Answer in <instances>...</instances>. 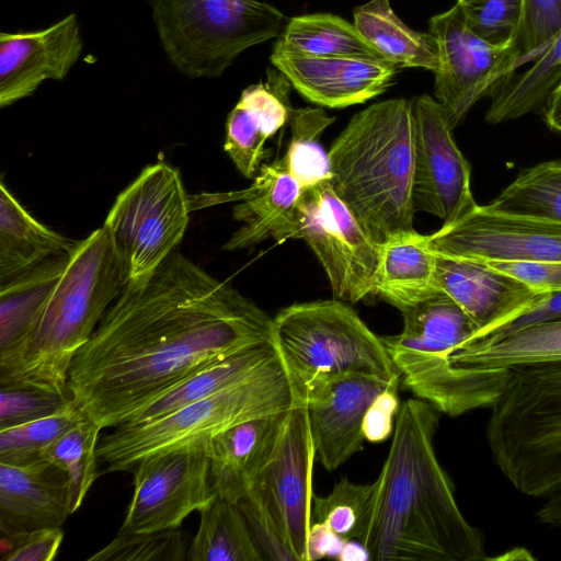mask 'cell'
<instances>
[{
	"instance_id": "9",
	"label": "cell",
	"mask_w": 561,
	"mask_h": 561,
	"mask_svg": "<svg viewBox=\"0 0 561 561\" xmlns=\"http://www.w3.org/2000/svg\"><path fill=\"white\" fill-rule=\"evenodd\" d=\"M161 45L180 72L216 78L249 47L278 37L288 19L257 0H149Z\"/></svg>"
},
{
	"instance_id": "36",
	"label": "cell",
	"mask_w": 561,
	"mask_h": 561,
	"mask_svg": "<svg viewBox=\"0 0 561 561\" xmlns=\"http://www.w3.org/2000/svg\"><path fill=\"white\" fill-rule=\"evenodd\" d=\"M322 108L304 107L291 111V139L285 160L289 173L304 191L330 182L332 178L329 153L320 142L324 129L334 123Z\"/></svg>"
},
{
	"instance_id": "44",
	"label": "cell",
	"mask_w": 561,
	"mask_h": 561,
	"mask_svg": "<svg viewBox=\"0 0 561 561\" xmlns=\"http://www.w3.org/2000/svg\"><path fill=\"white\" fill-rule=\"evenodd\" d=\"M64 533L61 527H47L18 537L3 553L4 561H51L56 558Z\"/></svg>"
},
{
	"instance_id": "2",
	"label": "cell",
	"mask_w": 561,
	"mask_h": 561,
	"mask_svg": "<svg viewBox=\"0 0 561 561\" xmlns=\"http://www.w3.org/2000/svg\"><path fill=\"white\" fill-rule=\"evenodd\" d=\"M439 411L411 398L400 404L392 442L356 539L376 561H480L481 533L461 513L434 436Z\"/></svg>"
},
{
	"instance_id": "39",
	"label": "cell",
	"mask_w": 561,
	"mask_h": 561,
	"mask_svg": "<svg viewBox=\"0 0 561 561\" xmlns=\"http://www.w3.org/2000/svg\"><path fill=\"white\" fill-rule=\"evenodd\" d=\"M188 546L183 533L169 529L153 533H117L89 561H182Z\"/></svg>"
},
{
	"instance_id": "19",
	"label": "cell",
	"mask_w": 561,
	"mask_h": 561,
	"mask_svg": "<svg viewBox=\"0 0 561 561\" xmlns=\"http://www.w3.org/2000/svg\"><path fill=\"white\" fill-rule=\"evenodd\" d=\"M400 377L391 380L351 376L331 381L307 399L316 460L332 471L363 449L365 414L375 398Z\"/></svg>"
},
{
	"instance_id": "48",
	"label": "cell",
	"mask_w": 561,
	"mask_h": 561,
	"mask_svg": "<svg viewBox=\"0 0 561 561\" xmlns=\"http://www.w3.org/2000/svg\"><path fill=\"white\" fill-rule=\"evenodd\" d=\"M552 510L556 518L561 525V488H559L552 495L551 500Z\"/></svg>"
},
{
	"instance_id": "18",
	"label": "cell",
	"mask_w": 561,
	"mask_h": 561,
	"mask_svg": "<svg viewBox=\"0 0 561 561\" xmlns=\"http://www.w3.org/2000/svg\"><path fill=\"white\" fill-rule=\"evenodd\" d=\"M271 62L306 100L331 108L382 94L399 70L386 59L366 56L313 57L272 50Z\"/></svg>"
},
{
	"instance_id": "22",
	"label": "cell",
	"mask_w": 561,
	"mask_h": 561,
	"mask_svg": "<svg viewBox=\"0 0 561 561\" xmlns=\"http://www.w3.org/2000/svg\"><path fill=\"white\" fill-rule=\"evenodd\" d=\"M302 194L304 188L289 173L285 157L261 165L244 197L233 207L234 219L243 225L224 249H247L270 237L277 241L298 239V211Z\"/></svg>"
},
{
	"instance_id": "40",
	"label": "cell",
	"mask_w": 561,
	"mask_h": 561,
	"mask_svg": "<svg viewBox=\"0 0 561 561\" xmlns=\"http://www.w3.org/2000/svg\"><path fill=\"white\" fill-rule=\"evenodd\" d=\"M468 27L486 42L501 45L517 37L522 0H456Z\"/></svg>"
},
{
	"instance_id": "3",
	"label": "cell",
	"mask_w": 561,
	"mask_h": 561,
	"mask_svg": "<svg viewBox=\"0 0 561 561\" xmlns=\"http://www.w3.org/2000/svg\"><path fill=\"white\" fill-rule=\"evenodd\" d=\"M127 283L104 226L77 242L28 334L0 354V386L70 394L68 374L75 356Z\"/></svg>"
},
{
	"instance_id": "13",
	"label": "cell",
	"mask_w": 561,
	"mask_h": 561,
	"mask_svg": "<svg viewBox=\"0 0 561 561\" xmlns=\"http://www.w3.org/2000/svg\"><path fill=\"white\" fill-rule=\"evenodd\" d=\"M298 239L317 255L333 297L357 302L374 294L379 245L325 182L304 191L298 211Z\"/></svg>"
},
{
	"instance_id": "37",
	"label": "cell",
	"mask_w": 561,
	"mask_h": 561,
	"mask_svg": "<svg viewBox=\"0 0 561 561\" xmlns=\"http://www.w3.org/2000/svg\"><path fill=\"white\" fill-rule=\"evenodd\" d=\"M87 416L72 400L51 415L0 428V463L21 466L38 459L45 447Z\"/></svg>"
},
{
	"instance_id": "8",
	"label": "cell",
	"mask_w": 561,
	"mask_h": 561,
	"mask_svg": "<svg viewBox=\"0 0 561 561\" xmlns=\"http://www.w3.org/2000/svg\"><path fill=\"white\" fill-rule=\"evenodd\" d=\"M314 460L304 403L287 411L268 458L237 503L265 559L308 561Z\"/></svg>"
},
{
	"instance_id": "33",
	"label": "cell",
	"mask_w": 561,
	"mask_h": 561,
	"mask_svg": "<svg viewBox=\"0 0 561 561\" xmlns=\"http://www.w3.org/2000/svg\"><path fill=\"white\" fill-rule=\"evenodd\" d=\"M273 50L313 57L381 58L353 23L332 13H311L290 18L277 37Z\"/></svg>"
},
{
	"instance_id": "34",
	"label": "cell",
	"mask_w": 561,
	"mask_h": 561,
	"mask_svg": "<svg viewBox=\"0 0 561 561\" xmlns=\"http://www.w3.org/2000/svg\"><path fill=\"white\" fill-rule=\"evenodd\" d=\"M485 207L561 222V160L522 170Z\"/></svg>"
},
{
	"instance_id": "24",
	"label": "cell",
	"mask_w": 561,
	"mask_h": 561,
	"mask_svg": "<svg viewBox=\"0 0 561 561\" xmlns=\"http://www.w3.org/2000/svg\"><path fill=\"white\" fill-rule=\"evenodd\" d=\"M286 413L236 424L204 445L217 496L233 503L245 496L251 480L268 458L279 436Z\"/></svg>"
},
{
	"instance_id": "41",
	"label": "cell",
	"mask_w": 561,
	"mask_h": 561,
	"mask_svg": "<svg viewBox=\"0 0 561 561\" xmlns=\"http://www.w3.org/2000/svg\"><path fill=\"white\" fill-rule=\"evenodd\" d=\"M72 400L71 394L31 386L3 385L0 390V428L51 415L66 408Z\"/></svg>"
},
{
	"instance_id": "14",
	"label": "cell",
	"mask_w": 561,
	"mask_h": 561,
	"mask_svg": "<svg viewBox=\"0 0 561 561\" xmlns=\"http://www.w3.org/2000/svg\"><path fill=\"white\" fill-rule=\"evenodd\" d=\"M130 472L134 494L119 531L178 529L191 513L199 512L217 496L203 447L147 456Z\"/></svg>"
},
{
	"instance_id": "23",
	"label": "cell",
	"mask_w": 561,
	"mask_h": 561,
	"mask_svg": "<svg viewBox=\"0 0 561 561\" xmlns=\"http://www.w3.org/2000/svg\"><path fill=\"white\" fill-rule=\"evenodd\" d=\"M267 81L245 88L226 123L225 151L239 172L255 178L266 156L264 148L286 123L290 107V82L276 68L267 69Z\"/></svg>"
},
{
	"instance_id": "47",
	"label": "cell",
	"mask_w": 561,
	"mask_h": 561,
	"mask_svg": "<svg viewBox=\"0 0 561 561\" xmlns=\"http://www.w3.org/2000/svg\"><path fill=\"white\" fill-rule=\"evenodd\" d=\"M347 540L334 534L324 523H312L308 541V561L327 556L339 558Z\"/></svg>"
},
{
	"instance_id": "26",
	"label": "cell",
	"mask_w": 561,
	"mask_h": 561,
	"mask_svg": "<svg viewBox=\"0 0 561 561\" xmlns=\"http://www.w3.org/2000/svg\"><path fill=\"white\" fill-rule=\"evenodd\" d=\"M277 353L275 342L267 341L218 359L135 410L123 424L154 420L205 399L251 376Z\"/></svg>"
},
{
	"instance_id": "25",
	"label": "cell",
	"mask_w": 561,
	"mask_h": 561,
	"mask_svg": "<svg viewBox=\"0 0 561 561\" xmlns=\"http://www.w3.org/2000/svg\"><path fill=\"white\" fill-rule=\"evenodd\" d=\"M436 253L428 236L411 231L379 245L374 295L401 312L437 290Z\"/></svg>"
},
{
	"instance_id": "10",
	"label": "cell",
	"mask_w": 561,
	"mask_h": 561,
	"mask_svg": "<svg viewBox=\"0 0 561 561\" xmlns=\"http://www.w3.org/2000/svg\"><path fill=\"white\" fill-rule=\"evenodd\" d=\"M192 209L179 171L161 161L146 167L116 197L103 226L128 283L150 274L178 249Z\"/></svg>"
},
{
	"instance_id": "38",
	"label": "cell",
	"mask_w": 561,
	"mask_h": 561,
	"mask_svg": "<svg viewBox=\"0 0 561 561\" xmlns=\"http://www.w3.org/2000/svg\"><path fill=\"white\" fill-rule=\"evenodd\" d=\"M371 483L341 479L327 496H313L312 523H324L339 537L356 540L369 502Z\"/></svg>"
},
{
	"instance_id": "28",
	"label": "cell",
	"mask_w": 561,
	"mask_h": 561,
	"mask_svg": "<svg viewBox=\"0 0 561 561\" xmlns=\"http://www.w3.org/2000/svg\"><path fill=\"white\" fill-rule=\"evenodd\" d=\"M561 360V318L527 325L496 340H478L454 350L448 366L508 368Z\"/></svg>"
},
{
	"instance_id": "32",
	"label": "cell",
	"mask_w": 561,
	"mask_h": 561,
	"mask_svg": "<svg viewBox=\"0 0 561 561\" xmlns=\"http://www.w3.org/2000/svg\"><path fill=\"white\" fill-rule=\"evenodd\" d=\"M198 513V529L187 548L186 560H266L237 503L216 496Z\"/></svg>"
},
{
	"instance_id": "42",
	"label": "cell",
	"mask_w": 561,
	"mask_h": 561,
	"mask_svg": "<svg viewBox=\"0 0 561 561\" xmlns=\"http://www.w3.org/2000/svg\"><path fill=\"white\" fill-rule=\"evenodd\" d=\"M561 32V0H522L520 64L539 57Z\"/></svg>"
},
{
	"instance_id": "16",
	"label": "cell",
	"mask_w": 561,
	"mask_h": 561,
	"mask_svg": "<svg viewBox=\"0 0 561 561\" xmlns=\"http://www.w3.org/2000/svg\"><path fill=\"white\" fill-rule=\"evenodd\" d=\"M435 253L478 261H561V222L477 205L428 234Z\"/></svg>"
},
{
	"instance_id": "6",
	"label": "cell",
	"mask_w": 561,
	"mask_h": 561,
	"mask_svg": "<svg viewBox=\"0 0 561 561\" xmlns=\"http://www.w3.org/2000/svg\"><path fill=\"white\" fill-rule=\"evenodd\" d=\"M485 437L503 476L520 493L561 486V360L511 369L490 407Z\"/></svg>"
},
{
	"instance_id": "1",
	"label": "cell",
	"mask_w": 561,
	"mask_h": 561,
	"mask_svg": "<svg viewBox=\"0 0 561 561\" xmlns=\"http://www.w3.org/2000/svg\"><path fill=\"white\" fill-rule=\"evenodd\" d=\"M274 341L273 319L174 250L127 283L75 356L68 390L101 430L205 366Z\"/></svg>"
},
{
	"instance_id": "4",
	"label": "cell",
	"mask_w": 561,
	"mask_h": 561,
	"mask_svg": "<svg viewBox=\"0 0 561 561\" xmlns=\"http://www.w3.org/2000/svg\"><path fill=\"white\" fill-rule=\"evenodd\" d=\"M328 153L332 190L374 243L414 231L411 100L358 112Z\"/></svg>"
},
{
	"instance_id": "21",
	"label": "cell",
	"mask_w": 561,
	"mask_h": 561,
	"mask_svg": "<svg viewBox=\"0 0 561 561\" xmlns=\"http://www.w3.org/2000/svg\"><path fill=\"white\" fill-rule=\"evenodd\" d=\"M71 514L69 480L57 466L41 458L21 466L0 463V528L8 541L61 527Z\"/></svg>"
},
{
	"instance_id": "15",
	"label": "cell",
	"mask_w": 561,
	"mask_h": 561,
	"mask_svg": "<svg viewBox=\"0 0 561 561\" xmlns=\"http://www.w3.org/2000/svg\"><path fill=\"white\" fill-rule=\"evenodd\" d=\"M411 106L414 209L450 224L478 205L470 186V165L453 138L440 104L422 94L411 100Z\"/></svg>"
},
{
	"instance_id": "45",
	"label": "cell",
	"mask_w": 561,
	"mask_h": 561,
	"mask_svg": "<svg viewBox=\"0 0 561 561\" xmlns=\"http://www.w3.org/2000/svg\"><path fill=\"white\" fill-rule=\"evenodd\" d=\"M399 380L379 393L364 417V436L370 443L386 440L394 430L396 417L400 409L398 399Z\"/></svg>"
},
{
	"instance_id": "5",
	"label": "cell",
	"mask_w": 561,
	"mask_h": 561,
	"mask_svg": "<svg viewBox=\"0 0 561 561\" xmlns=\"http://www.w3.org/2000/svg\"><path fill=\"white\" fill-rule=\"evenodd\" d=\"M278 350V348H277ZM306 404L287 365L277 355L245 379L161 417L121 424L100 436L101 473L130 471L142 458L186 447H203L220 432L252 419Z\"/></svg>"
},
{
	"instance_id": "7",
	"label": "cell",
	"mask_w": 561,
	"mask_h": 561,
	"mask_svg": "<svg viewBox=\"0 0 561 561\" xmlns=\"http://www.w3.org/2000/svg\"><path fill=\"white\" fill-rule=\"evenodd\" d=\"M273 337L305 402L311 392L337 379L400 376L380 336L335 298L283 309L273 319Z\"/></svg>"
},
{
	"instance_id": "43",
	"label": "cell",
	"mask_w": 561,
	"mask_h": 561,
	"mask_svg": "<svg viewBox=\"0 0 561 561\" xmlns=\"http://www.w3.org/2000/svg\"><path fill=\"white\" fill-rule=\"evenodd\" d=\"M486 263L540 293L561 291V261H488Z\"/></svg>"
},
{
	"instance_id": "35",
	"label": "cell",
	"mask_w": 561,
	"mask_h": 561,
	"mask_svg": "<svg viewBox=\"0 0 561 561\" xmlns=\"http://www.w3.org/2000/svg\"><path fill=\"white\" fill-rule=\"evenodd\" d=\"M101 428L88 416L45 447L38 458L47 460L68 477L71 513L82 505L101 473L98 470V444Z\"/></svg>"
},
{
	"instance_id": "20",
	"label": "cell",
	"mask_w": 561,
	"mask_h": 561,
	"mask_svg": "<svg viewBox=\"0 0 561 561\" xmlns=\"http://www.w3.org/2000/svg\"><path fill=\"white\" fill-rule=\"evenodd\" d=\"M82 46L75 13L42 31L1 33L0 106L30 96L44 80H62Z\"/></svg>"
},
{
	"instance_id": "12",
	"label": "cell",
	"mask_w": 561,
	"mask_h": 561,
	"mask_svg": "<svg viewBox=\"0 0 561 561\" xmlns=\"http://www.w3.org/2000/svg\"><path fill=\"white\" fill-rule=\"evenodd\" d=\"M428 33L437 44L439 68L435 72L434 99L443 107L454 129L497 81L518 67L522 47L518 37L494 45L473 33L460 7L432 16Z\"/></svg>"
},
{
	"instance_id": "30",
	"label": "cell",
	"mask_w": 561,
	"mask_h": 561,
	"mask_svg": "<svg viewBox=\"0 0 561 561\" xmlns=\"http://www.w3.org/2000/svg\"><path fill=\"white\" fill-rule=\"evenodd\" d=\"M68 254L49 257L0 284V354L28 334L66 267Z\"/></svg>"
},
{
	"instance_id": "29",
	"label": "cell",
	"mask_w": 561,
	"mask_h": 561,
	"mask_svg": "<svg viewBox=\"0 0 561 561\" xmlns=\"http://www.w3.org/2000/svg\"><path fill=\"white\" fill-rule=\"evenodd\" d=\"M353 24L368 44L398 69L439 68L438 44L431 33L408 26L393 11L390 0H369L353 11Z\"/></svg>"
},
{
	"instance_id": "27",
	"label": "cell",
	"mask_w": 561,
	"mask_h": 561,
	"mask_svg": "<svg viewBox=\"0 0 561 561\" xmlns=\"http://www.w3.org/2000/svg\"><path fill=\"white\" fill-rule=\"evenodd\" d=\"M77 244L36 220L0 183V284Z\"/></svg>"
},
{
	"instance_id": "46",
	"label": "cell",
	"mask_w": 561,
	"mask_h": 561,
	"mask_svg": "<svg viewBox=\"0 0 561 561\" xmlns=\"http://www.w3.org/2000/svg\"><path fill=\"white\" fill-rule=\"evenodd\" d=\"M560 318L561 291L551 293L542 302L516 319L514 322L503 328L499 332L481 340H496L527 325Z\"/></svg>"
},
{
	"instance_id": "11",
	"label": "cell",
	"mask_w": 561,
	"mask_h": 561,
	"mask_svg": "<svg viewBox=\"0 0 561 561\" xmlns=\"http://www.w3.org/2000/svg\"><path fill=\"white\" fill-rule=\"evenodd\" d=\"M401 313V333L380 340L403 385L416 398L450 415L459 404L462 387L448 366V356L457 347L477 341L479 328L439 289Z\"/></svg>"
},
{
	"instance_id": "17",
	"label": "cell",
	"mask_w": 561,
	"mask_h": 561,
	"mask_svg": "<svg viewBox=\"0 0 561 561\" xmlns=\"http://www.w3.org/2000/svg\"><path fill=\"white\" fill-rule=\"evenodd\" d=\"M435 285L454 299L477 324L478 340L507 327L549 295L486 262L438 253Z\"/></svg>"
},
{
	"instance_id": "31",
	"label": "cell",
	"mask_w": 561,
	"mask_h": 561,
	"mask_svg": "<svg viewBox=\"0 0 561 561\" xmlns=\"http://www.w3.org/2000/svg\"><path fill=\"white\" fill-rule=\"evenodd\" d=\"M561 84V32L535 64L524 72H508L491 90L485 114L489 124H500L534 112H542Z\"/></svg>"
}]
</instances>
